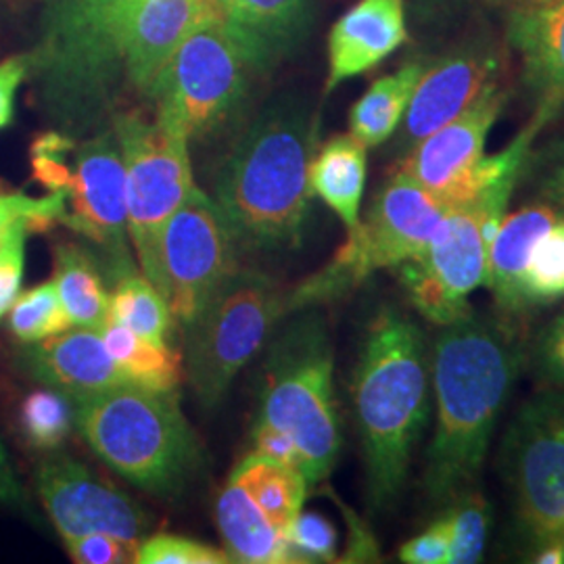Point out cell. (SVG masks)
Wrapping results in <instances>:
<instances>
[{
    "label": "cell",
    "instance_id": "ffe728a7",
    "mask_svg": "<svg viewBox=\"0 0 564 564\" xmlns=\"http://www.w3.org/2000/svg\"><path fill=\"white\" fill-rule=\"evenodd\" d=\"M405 41V0H358L330 28L324 93L375 69Z\"/></svg>",
    "mask_w": 564,
    "mask_h": 564
},
{
    "label": "cell",
    "instance_id": "44dd1931",
    "mask_svg": "<svg viewBox=\"0 0 564 564\" xmlns=\"http://www.w3.org/2000/svg\"><path fill=\"white\" fill-rule=\"evenodd\" d=\"M23 362L34 379L59 389L72 400L101 393L120 384H134L111 358L95 328L72 326L44 341L30 343Z\"/></svg>",
    "mask_w": 564,
    "mask_h": 564
},
{
    "label": "cell",
    "instance_id": "ac0fdd59",
    "mask_svg": "<svg viewBox=\"0 0 564 564\" xmlns=\"http://www.w3.org/2000/svg\"><path fill=\"white\" fill-rule=\"evenodd\" d=\"M500 72V51L487 39H473L424 67L403 116L398 149L408 153L445 123L456 120L494 84Z\"/></svg>",
    "mask_w": 564,
    "mask_h": 564
},
{
    "label": "cell",
    "instance_id": "e0dca14e",
    "mask_svg": "<svg viewBox=\"0 0 564 564\" xmlns=\"http://www.w3.org/2000/svg\"><path fill=\"white\" fill-rule=\"evenodd\" d=\"M216 20V0H132L111 39L120 80L149 97L182 44Z\"/></svg>",
    "mask_w": 564,
    "mask_h": 564
},
{
    "label": "cell",
    "instance_id": "7bdbcfd3",
    "mask_svg": "<svg viewBox=\"0 0 564 564\" xmlns=\"http://www.w3.org/2000/svg\"><path fill=\"white\" fill-rule=\"evenodd\" d=\"M538 375L547 384H564V321L547 324L535 347Z\"/></svg>",
    "mask_w": 564,
    "mask_h": 564
},
{
    "label": "cell",
    "instance_id": "2e32d148",
    "mask_svg": "<svg viewBox=\"0 0 564 564\" xmlns=\"http://www.w3.org/2000/svg\"><path fill=\"white\" fill-rule=\"evenodd\" d=\"M42 505L63 540L88 533H107L130 544H141L149 517L113 485L67 454L42 460L36 473Z\"/></svg>",
    "mask_w": 564,
    "mask_h": 564
},
{
    "label": "cell",
    "instance_id": "83f0119b",
    "mask_svg": "<svg viewBox=\"0 0 564 564\" xmlns=\"http://www.w3.org/2000/svg\"><path fill=\"white\" fill-rule=\"evenodd\" d=\"M55 286L72 326L95 328L111 318L109 293L101 272L86 249L74 242H61L55 249Z\"/></svg>",
    "mask_w": 564,
    "mask_h": 564
},
{
    "label": "cell",
    "instance_id": "3957f363",
    "mask_svg": "<svg viewBox=\"0 0 564 564\" xmlns=\"http://www.w3.org/2000/svg\"><path fill=\"white\" fill-rule=\"evenodd\" d=\"M354 408L372 510L395 505L431 414V349L423 328L383 307L364 335L354 370Z\"/></svg>",
    "mask_w": 564,
    "mask_h": 564
},
{
    "label": "cell",
    "instance_id": "d4e9b609",
    "mask_svg": "<svg viewBox=\"0 0 564 564\" xmlns=\"http://www.w3.org/2000/svg\"><path fill=\"white\" fill-rule=\"evenodd\" d=\"M368 176V147L351 134H339L314 153L310 188L341 220L347 232L360 224L364 188Z\"/></svg>",
    "mask_w": 564,
    "mask_h": 564
},
{
    "label": "cell",
    "instance_id": "277c9868",
    "mask_svg": "<svg viewBox=\"0 0 564 564\" xmlns=\"http://www.w3.org/2000/svg\"><path fill=\"white\" fill-rule=\"evenodd\" d=\"M76 402V429L128 484L174 496L199 464V445L174 391L120 384Z\"/></svg>",
    "mask_w": 564,
    "mask_h": 564
},
{
    "label": "cell",
    "instance_id": "f1b7e54d",
    "mask_svg": "<svg viewBox=\"0 0 564 564\" xmlns=\"http://www.w3.org/2000/svg\"><path fill=\"white\" fill-rule=\"evenodd\" d=\"M99 333L107 351L132 383L165 393L181 383V358L170 345L149 341L111 318L102 324Z\"/></svg>",
    "mask_w": 564,
    "mask_h": 564
},
{
    "label": "cell",
    "instance_id": "b9f144b4",
    "mask_svg": "<svg viewBox=\"0 0 564 564\" xmlns=\"http://www.w3.org/2000/svg\"><path fill=\"white\" fill-rule=\"evenodd\" d=\"M32 74L30 53L11 55L0 61V130L9 128L15 118V101L21 84Z\"/></svg>",
    "mask_w": 564,
    "mask_h": 564
},
{
    "label": "cell",
    "instance_id": "e575fe53",
    "mask_svg": "<svg viewBox=\"0 0 564 564\" xmlns=\"http://www.w3.org/2000/svg\"><path fill=\"white\" fill-rule=\"evenodd\" d=\"M65 193H48L46 197H30L23 193H0V242L20 226L30 224L32 230H46L63 223Z\"/></svg>",
    "mask_w": 564,
    "mask_h": 564
},
{
    "label": "cell",
    "instance_id": "d6a6232c",
    "mask_svg": "<svg viewBox=\"0 0 564 564\" xmlns=\"http://www.w3.org/2000/svg\"><path fill=\"white\" fill-rule=\"evenodd\" d=\"M72 328L55 281H46L21 293L9 307V330L18 341L39 343Z\"/></svg>",
    "mask_w": 564,
    "mask_h": 564
},
{
    "label": "cell",
    "instance_id": "c3c4849f",
    "mask_svg": "<svg viewBox=\"0 0 564 564\" xmlns=\"http://www.w3.org/2000/svg\"><path fill=\"white\" fill-rule=\"evenodd\" d=\"M558 318H561V321H564V312L563 314H561V316H558Z\"/></svg>",
    "mask_w": 564,
    "mask_h": 564
},
{
    "label": "cell",
    "instance_id": "6da1fadb",
    "mask_svg": "<svg viewBox=\"0 0 564 564\" xmlns=\"http://www.w3.org/2000/svg\"><path fill=\"white\" fill-rule=\"evenodd\" d=\"M521 360L523 354L505 326L475 310L440 328L431 347L435 429L423 475L431 505L445 508L477 489Z\"/></svg>",
    "mask_w": 564,
    "mask_h": 564
},
{
    "label": "cell",
    "instance_id": "7dc6e473",
    "mask_svg": "<svg viewBox=\"0 0 564 564\" xmlns=\"http://www.w3.org/2000/svg\"><path fill=\"white\" fill-rule=\"evenodd\" d=\"M531 563L535 564H563L564 563V540L547 542L531 552Z\"/></svg>",
    "mask_w": 564,
    "mask_h": 564
},
{
    "label": "cell",
    "instance_id": "7a4b0ae2",
    "mask_svg": "<svg viewBox=\"0 0 564 564\" xmlns=\"http://www.w3.org/2000/svg\"><path fill=\"white\" fill-rule=\"evenodd\" d=\"M316 132L307 102L284 97L265 105L228 151L214 202L239 249L289 251L302 245L314 197L310 163Z\"/></svg>",
    "mask_w": 564,
    "mask_h": 564
},
{
    "label": "cell",
    "instance_id": "484cf974",
    "mask_svg": "<svg viewBox=\"0 0 564 564\" xmlns=\"http://www.w3.org/2000/svg\"><path fill=\"white\" fill-rule=\"evenodd\" d=\"M424 67L423 61H408L375 82L349 111V134L368 149L389 141L402 126Z\"/></svg>",
    "mask_w": 564,
    "mask_h": 564
},
{
    "label": "cell",
    "instance_id": "8992f818",
    "mask_svg": "<svg viewBox=\"0 0 564 564\" xmlns=\"http://www.w3.org/2000/svg\"><path fill=\"white\" fill-rule=\"evenodd\" d=\"M258 421L286 433L300 447L307 485L330 475L341 452L335 354L326 323L312 307L268 351Z\"/></svg>",
    "mask_w": 564,
    "mask_h": 564
},
{
    "label": "cell",
    "instance_id": "d590c367",
    "mask_svg": "<svg viewBox=\"0 0 564 564\" xmlns=\"http://www.w3.org/2000/svg\"><path fill=\"white\" fill-rule=\"evenodd\" d=\"M139 564H226L228 554L214 545L202 544L182 535L160 533L139 544Z\"/></svg>",
    "mask_w": 564,
    "mask_h": 564
},
{
    "label": "cell",
    "instance_id": "681fc988",
    "mask_svg": "<svg viewBox=\"0 0 564 564\" xmlns=\"http://www.w3.org/2000/svg\"><path fill=\"white\" fill-rule=\"evenodd\" d=\"M533 2H538V0H533Z\"/></svg>",
    "mask_w": 564,
    "mask_h": 564
},
{
    "label": "cell",
    "instance_id": "8fae6325",
    "mask_svg": "<svg viewBox=\"0 0 564 564\" xmlns=\"http://www.w3.org/2000/svg\"><path fill=\"white\" fill-rule=\"evenodd\" d=\"M506 101L508 95L500 84H489L484 95L456 120L403 153L398 172L419 182L447 207H460L475 202L489 184L506 174L527 170L531 142L545 126L540 116H533L500 153L485 155L489 132L502 116Z\"/></svg>",
    "mask_w": 564,
    "mask_h": 564
},
{
    "label": "cell",
    "instance_id": "bcb514c9",
    "mask_svg": "<svg viewBox=\"0 0 564 564\" xmlns=\"http://www.w3.org/2000/svg\"><path fill=\"white\" fill-rule=\"evenodd\" d=\"M0 502H7V505L21 502V487L2 444H0Z\"/></svg>",
    "mask_w": 564,
    "mask_h": 564
},
{
    "label": "cell",
    "instance_id": "f6af8a7d",
    "mask_svg": "<svg viewBox=\"0 0 564 564\" xmlns=\"http://www.w3.org/2000/svg\"><path fill=\"white\" fill-rule=\"evenodd\" d=\"M535 188L547 205L564 212V141L554 144L538 163Z\"/></svg>",
    "mask_w": 564,
    "mask_h": 564
},
{
    "label": "cell",
    "instance_id": "4316f807",
    "mask_svg": "<svg viewBox=\"0 0 564 564\" xmlns=\"http://www.w3.org/2000/svg\"><path fill=\"white\" fill-rule=\"evenodd\" d=\"M230 481L241 485L263 514L286 535L291 523L300 517L307 494V481L300 468L274 463L256 452L245 456L232 470Z\"/></svg>",
    "mask_w": 564,
    "mask_h": 564
},
{
    "label": "cell",
    "instance_id": "1f68e13d",
    "mask_svg": "<svg viewBox=\"0 0 564 564\" xmlns=\"http://www.w3.org/2000/svg\"><path fill=\"white\" fill-rule=\"evenodd\" d=\"M449 527V564L484 561L491 529V506L479 489H470L444 508Z\"/></svg>",
    "mask_w": 564,
    "mask_h": 564
},
{
    "label": "cell",
    "instance_id": "cb8c5ba5",
    "mask_svg": "<svg viewBox=\"0 0 564 564\" xmlns=\"http://www.w3.org/2000/svg\"><path fill=\"white\" fill-rule=\"evenodd\" d=\"M216 521L230 563H295L286 535L265 517L241 485L228 481L216 502Z\"/></svg>",
    "mask_w": 564,
    "mask_h": 564
},
{
    "label": "cell",
    "instance_id": "4dcf8cb0",
    "mask_svg": "<svg viewBox=\"0 0 564 564\" xmlns=\"http://www.w3.org/2000/svg\"><path fill=\"white\" fill-rule=\"evenodd\" d=\"M524 310L564 300V214L556 218L531 251L523 282Z\"/></svg>",
    "mask_w": 564,
    "mask_h": 564
},
{
    "label": "cell",
    "instance_id": "7402d4cb",
    "mask_svg": "<svg viewBox=\"0 0 564 564\" xmlns=\"http://www.w3.org/2000/svg\"><path fill=\"white\" fill-rule=\"evenodd\" d=\"M220 20L258 74L274 69L305 41L314 0H216Z\"/></svg>",
    "mask_w": 564,
    "mask_h": 564
},
{
    "label": "cell",
    "instance_id": "9c48e42d",
    "mask_svg": "<svg viewBox=\"0 0 564 564\" xmlns=\"http://www.w3.org/2000/svg\"><path fill=\"white\" fill-rule=\"evenodd\" d=\"M32 170L51 193H65L63 224L101 249L113 281L134 272L128 251L126 172L113 130L82 142L74 137L41 142L32 153Z\"/></svg>",
    "mask_w": 564,
    "mask_h": 564
},
{
    "label": "cell",
    "instance_id": "d6986e66",
    "mask_svg": "<svg viewBox=\"0 0 564 564\" xmlns=\"http://www.w3.org/2000/svg\"><path fill=\"white\" fill-rule=\"evenodd\" d=\"M506 41L523 63V82L550 120L564 107V0H538L512 7Z\"/></svg>",
    "mask_w": 564,
    "mask_h": 564
},
{
    "label": "cell",
    "instance_id": "ba28073f",
    "mask_svg": "<svg viewBox=\"0 0 564 564\" xmlns=\"http://www.w3.org/2000/svg\"><path fill=\"white\" fill-rule=\"evenodd\" d=\"M523 172L514 170L475 202L452 207L423 251L393 270L426 323L442 328L473 312L470 295L485 286L489 247Z\"/></svg>",
    "mask_w": 564,
    "mask_h": 564
},
{
    "label": "cell",
    "instance_id": "603a6c76",
    "mask_svg": "<svg viewBox=\"0 0 564 564\" xmlns=\"http://www.w3.org/2000/svg\"><path fill=\"white\" fill-rule=\"evenodd\" d=\"M561 214L547 203L524 205L506 214L498 235L489 247L485 289L506 314H523V282L531 251Z\"/></svg>",
    "mask_w": 564,
    "mask_h": 564
},
{
    "label": "cell",
    "instance_id": "f35d334b",
    "mask_svg": "<svg viewBox=\"0 0 564 564\" xmlns=\"http://www.w3.org/2000/svg\"><path fill=\"white\" fill-rule=\"evenodd\" d=\"M32 232L30 224L15 226L0 242V318L18 300L25 265V241Z\"/></svg>",
    "mask_w": 564,
    "mask_h": 564
},
{
    "label": "cell",
    "instance_id": "4fadbf2b",
    "mask_svg": "<svg viewBox=\"0 0 564 564\" xmlns=\"http://www.w3.org/2000/svg\"><path fill=\"white\" fill-rule=\"evenodd\" d=\"M500 473L529 554L564 540V384L545 387L517 410Z\"/></svg>",
    "mask_w": 564,
    "mask_h": 564
},
{
    "label": "cell",
    "instance_id": "30bf717a",
    "mask_svg": "<svg viewBox=\"0 0 564 564\" xmlns=\"http://www.w3.org/2000/svg\"><path fill=\"white\" fill-rule=\"evenodd\" d=\"M126 172L128 235L141 272L165 297L162 237L170 218L197 186L191 165V141L181 130L137 111L113 118Z\"/></svg>",
    "mask_w": 564,
    "mask_h": 564
},
{
    "label": "cell",
    "instance_id": "9a60e30c",
    "mask_svg": "<svg viewBox=\"0 0 564 564\" xmlns=\"http://www.w3.org/2000/svg\"><path fill=\"white\" fill-rule=\"evenodd\" d=\"M239 247L214 197L199 186L170 218L162 237L165 300L174 321L188 328L239 268Z\"/></svg>",
    "mask_w": 564,
    "mask_h": 564
},
{
    "label": "cell",
    "instance_id": "60d3db41",
    "mask_svg": "<svg viewBox=\"0 0 564 564\" xmlns=\"http://www.w3.org/2000/svg\"><path fill=\"white\" fill-rule=\"evenodd\" d=\"M405 564H449V527L442 514L400 547Z\"/></svg>",
    "mask_w": 564,
    "mask_h": 564
},
{
    "label": "cell",
    "instance_id": "836d02e7",
    "mask_svg": "<svg viewBox=\"0 0 564 564\" xmlns=\"http://www.w3.org/2000/svg\"><path fill=\"white\" fill-rule=\"evenodd\" d=\"M74 426L76 402L59 389H39L21 403L23 435L39 449L59 447Z\"/></svg>",
    "mask_w": 564,
    "mask_h": 564
},
{
    "label": "cell",
    "instance_id": "8d00e7d4",
    "mask_svg": "<svg viewBox=\"0 0 564 564\" xmlns=\"http://www.w3.org/2000/svg\"><path fill=\"white\" fill-rule=\"evenodd\" d=\"M295 563H330L337 556V531L318 512H300L286 531Z\"/></svg>",
    "mask_w": 564,
    "mask_h": 564
},
{
    "label": "cell",
    "instance_id": "ee69618b",
    "mask_svg": "<svg viewBox=\"0 0 564 564\" xmlns=\"http://www.w3.org/2000/svg\"><path fill=\"white\" fill-rule=\"evenodd\" d=\"M253 447H256L258 456L268 458V460H274V463L293 466V468H300L303 473L300 447L295 445V442L286 433H282L279 429L258 421L256 426H253Z\"/></svg>",
    "mask_w": 564,
    "mask_h": 564
},
{
    "label": "cell",
    "instance_id": "ab89813d",
    "mask_svg": "<svg viewBox=\"0 0 564 564\" xmlns=\"http://www.w3.org/2000/svg\"><path fill=\"white\" fill-rule=\"evenodd\" d=\"M533 0H410L412 15L423 25H447L464 15L491 7H519Z\"/></svg>",
    "mask_w": 564,
    "mask_h": 564
},
{
    "label": "cell",
    "instance_id": "5b68a950",
    "mask_svg": "<svg viewBox=\"0 0 564 564\" xmlns=\"http://www.w3.org/2000/svg\"><path fill=\"white\" fill-rule=\"evenodd\" d=\"M132 0H41L30 51L42 107L63 132H86L109 109L120 76L111 39Z\"/></svg>",
    "mask_w": 564,
    "mask_h": 564
},
{
    "label": "cell",
    "instance_id": "74e56055",
    "mask_svg": "<svg viewBox=\"0 0 564 564\" xmlns=\"http://www.w3.org/2000/svg\"><path fill=\"white\" fill-rule=\"evenodd\" d=\"M67 554L78 564H123L137 561L139 544L123 542L107 533H88L63 540Z\"/></svg>",
    "mask_w": 564,
    "mask_h": 564
},
{
    "label": "cell",
    "instance_id": "52a82bcc",
    "mask_svg": "<svg viewBox=\"0 0 564 564\" xmlns=\"http://www.w3.org/2000/svg\"><path fill=\"white\" fill-rule=\"evenodd\" d=\"M449 209L419 182L395 172L333 260L284 300V314L341 300L375 272H393L423 251Z\"/></svg>",
    "mask_w": 564,
    "mask_h": 564
},
{
    "label": "cell",
    "instance_id": "5bb4252c",
    "mask_svg": "<svg viewBox=\"0 0 564 564\" xmlns=\"http://www.w3.org/2000/svg\"><path fill=\"white\" fill-rule=\"evenodd\" d=\"M256 76L241 44L216 20L182 44L149 99L158 120L191 142L202 141L237 118Z\"/></svg>",
    "mask_w": 564,
    "mask_h": 564
},
{
    "label": "cell",
    "instance_id": "7c38bea8",
    "mask_svg": "<svg viewBox=\"0 0 564 564\" xmlns=\"http://www.w3.org/2000/svg\"><path fill=\"white\" fill-rule=\"evenodd\" d=\"M282 314L284 300L274 281L247 268H237L205 303L202 314L186 328V377L205 408L223 402Z\"/></svg>",
    "mask_w": 564,
    "mask_h": 564
},
{
    "label": "cell",
    "instance_id": "f546056e",
    "mask_svg": "<svg viewBox=\"0 0 564 564\" xmlns=\"http://www.w3.org/2000/svg\"><path fill=\"white\" fill-rule=\"evenodd\" d=\"M111 321L130 328L149 341L167 345L172 333V310L162 291L144 274L128 272L116 281L109 295Z\"/></svg>",
    "mask_w": 564,
    "mask_h": 564
}]
</instances>
